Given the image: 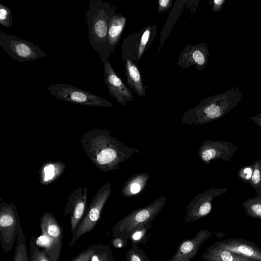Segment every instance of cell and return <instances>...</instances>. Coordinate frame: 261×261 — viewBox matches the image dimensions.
Returning <instances> with one entry per match:
<instances>
[{
	"label": "cell",
	"instance_id": "1",
	"mask_svg": "<svg viewBox=\"0 0 261 261\" xmlns=\"http://www.w3.org/2000/svg\"><path fill=\"white\" fill-rule=\"evenodd\" d=\"M80 140L90 160L104 172L119 169V165L134 154L141 153L138 149L128 147L112 136L105 128L89 129L82 134Z\"/></svg>",
	"mask_w": 261,
	"mask_h": 261
},
{
	"label": "cell",
	"instance_id": "2",
	"mask_svg": "<svg viewBox=\"0 0 261 261\" xmlns=\"http://www.w3.org/2000/svg\"><path fill=\"white\" fill-rule=\"evenodd\" d=\"M242 91L238 87L208 97L186 112L181 122L189 125H202L218 120L238 105L242 99Z\"/></svg>",
	"mask_w": 261,
	"mask_h": 261
},
{
	"label": "cell",
	"instance_id": "3",
	"mask_svg": "<svg viewBox=\"0 0 261 261\" xmlns=\"http://www.w3.org/2000/svg\"><path fill=\"white\" fill-rule=\"evenodd\" d=\"M114 12L110 4L101 0H90L85 14L89 44L94 50L98 52L103 63L106 61L109 21Z\"/></svg>",
	"mask_w": 261,
	"mask_h": 261
},
{
	"label": "cell",
	"instance_id": "4",
	"mask_svg": "<svg viewBox=\"0 0 261 261\" xmlns=\"http://www.w3.org/2000/svg\"><path fill=\"white\" fill-rule=\"evenodd\" d=\"M166 198L160 197L147 206L132 211L116 223L112 228V236L125 240L137 229L151 224L162 210Z\"/></svg>",
	"mask_w": 261,
	"mask_h": 261
},
{
	"label": "cell",
	"instance_id": "5",
	"mask_svg": "<svg viewBox=\"0 0 261 261\" xmlns=\"http://www.w3.org/2000/svg\"><path fill=\"white\" fill-rule=\"evenodd\" d=\"M42 234L36 238V243L43 248L51 261H59L63 237V229L55 216L44 213L40 219Z\"/></svg>",
	"mask_w": 261,
	"mask_h": 261
},
{
	"label": "cell",
	"instance_id": "6",
	"mask_svg": "<svg viewBox=\"0 0 261 261\" xmlns=\"http://www.w3.org/2000/svg\"><path fill=\"white\" fill-rule=\"evenodd\" d=\"M111 193L112 185L109 181H107L96 193L83 218L72 234L69 243L70 249H72L80 237L94 229L100 219L103 208Z\"/></svg>",
	"mask_w": 261,
	"mask_h": 261
},
{
	"label": "cell",
	"instance_id": "7",
	"mask_svg": "<svg viewBox=\"0 0 261 261\" xmlns=\"http://www.w3.org/2000/svg\"><path fill=\"white\" fill-rule=\"evenodd\" d=\"M0 46L12 59L18 62L35 61L47 56L38 45L3 31L0 32Z\"/></svg>",
	"mask_w": 261,
	"mask_h": 261
},
{
	"label": "cell",
	"instance_id": "8",
	"mask_svg": "<svg viewBox=\"0 0 261 261\" xmlns=\"http://www.w3.org/2000/svg\"><path fill=\"white\" fill-rule=\"evenodd\" d=\"M48 90L53 97L68 102L92 107H112L107 99L71 85L53 84L48 86Z\"/></svg>",
	"mask_w": 261,
	"mask_h": 261
},
{
	"label": "cell",
	"instance_id": "9",
	"mask_svg": "<svg viewBox=\"0 0 261 261\" xmlns=\"http://www.w3.org/2000/svg\"><path fill=\"white\" fill-rule=\"evenodd\" d=\"M20 223L16 205L1 199L0 242L4 251L8 253L17 239L18 226Z\"/></svg>",
	"mask_w": 261,
	"mask_h": 261
},
{
	"label": "cell",
	"instance_id": "10",
	"mask_svg": "<svg viewBox=\"0 0 261 261\" xmlns=\"http://www.w3.org/2000/svg\"><path fill=\"white\" fill-rule=\"evenodd\" d=\"M227 190V187L212 188L196 195L186 208L185 223L198 220L209 214L212 210L213 199L224 194Z\"/></svg>",
	"mask_w": 261,
	"mask_h": 261
},
{
	"label": "cell",
	"instance_id": "11",
	"mask_svg": "<svg viewBox=\"0 0 261 261\" xmlns=\"http://www.w3.org/2000/svg\"><path fill=\"white\" fill-rule=\"evenodd\" d=\"M238 146L229 141L206 140L199 147L198 155L205 164H209L212 160H222L230 161Z\"/></svg>",
	"mask_w": 261,
	"mask_h": 261
},
{
	"label": "cell",
	"instance_id": "12",
	"mask_svg": "<svg viewBox=\"0 0 261 261\" xmlns=\"http://www.w3.org/2000/svg\"><path fill=\"white\" fill-rule=\"evenodd\" d=\"M87 187L75 189L69 196L65 208L64 215H70L71 233L72 234L83 218L87 209Z\"/></svg>",
	"mask_w": 261,
	"mask_h": 261
},
{
	"label": "cell",
	"instance_id": "13",
	"mask_svg": "<svg viewBox=\"0 0 261 261\" xmlns=\"http://www.w3.org/2000/svg\"><path fill=\"white\" fill-rule=\"evenodd\" d=\"M105 82L107 85L110 95L122 106L133 99L132 92L125 85L117 75L110 62H104Z\"/></svg>",
	"mask_w": 261,
	"mask_h": 261
},
{
	"label": "cell",
	"instance_id": "14",
	"mask_svg": "<svg viewBox=\"0 0 261 261\" xmlns=\"http://www.w3.org/2000/svg\"><path fill=\"white\" fill-rule=\"evenodd\" d=\"M211 235V231L201 229L192 239L183 240L176 253L168 261H190L197 254L202 244Z\"/></svg>",
	"mask_w": 261,
	"mask_h": 261
},
{
	"label": "cell",
	"instance_id": "15",
	"mask_svg": "<svg viewBox=\"0 0 261 261\" xmlns=\"http://www.w3.org/2000/svg\"><path fill=\"white\" fill-rule=\"evenodd\" d=\"M209 57L206 43H201L195 45H187L179 56L178 64L183 68L195 65L198 70L205 68Z\"/></svg>",
	"mask_w": 261,
	"mask_h": 261
},
{
	"label": "cell",
	"instance_id": "16",
	"mask_svg": "<svg viewBox=\"0 0 261 261\" xmlns=\"http://www.w3.org/2000/svg\"><path fill=\"white\" fill-rule=\"evenodd\" d=\"M216 243L221 247L236 254L261 261V248L255 243L241 238H230Z\"/></svg>",
	"mask_w": 261,
	"mask_h": 261
},
{
	"label": "cell",
	"instance_id": "17",
	"mask_svg": "<svg viewBox=\"0 0 261 261\" xmlns=\"http://www.w3.org/2000/svg\"><path fill=\"white\" fill-rule=\"evenodd\" d=\"M126 18L124 16L113 14L109 21L107 46L105 53V61L115 46L119 42L122 31L125 26Z\"/></svg>",
	"mask_w": 261,
	"mask_h": 261
},
{
	"label": "cell",
	"instance_id": "18",
	"mask_svg": "<svg viewBox=\"0 0 261 261\" xmlns=\"http://www.w3.org/2000/svg\"><path fill=\"white\" fill-rule=\"evenodd\" d=\"M201 257L206 261H258L227 250L216 242L206 249Z\"/></svg>",
	"mask_w": 261,
	"mask_h": 261
},
{
	"label": "cell",
	"instance_id": "19",
	"mask_svg": "<svg viewBox=\"0 0 261 261\" xmlns=\"http://www.w3.org/2000/svg\"><path fill=\"white\" fill-rule=\"evenodd\" d=\"M65 165L61 161H48L44 163L39 170L41 184L49 185L59 178L65 170Z\"/></svg>",
	"mask_w": 261,
	"mask_h": 261
},
{
	"label": "cell",
	"instance_id": "20",
	"mask_svg": "<svg viewBox=\"0 0 261 261\" xmlns=\"http://www.w3.org/2000/svg\"><path fill=\"white\" fill-rule=\"evenodd\" d=\"M149 179V175L145 172L136 173L130 176L124 184L121 191L125 197L139 195L145 189Z\"/></svg>",
	"mask_w": 261,
	"mask_h": 261
},
{
	"label": "cell",
	"instance_id": "21",
	"mask_svg": "<svg viewBox=\"0 0 261 261\" xmlns=\"http://www.w3.org/2000/svg\"><path fill=\"white\" fill-rule=\"evenodd\" d=\"M125 72L127 85L139 96L145 94V88L143 84L140 73L136 65L127 59L125 64Z\"/></svg>",
	"mask_w": 261,
	"mask_h": 261
},
{
	"label": "cell",
	"instance_id": "22",
	"mask_svg": "<svg viewBox=\"0 0 261 261\" xmlns=\"http://www.w3.org/2000/svg\"><path fill=\"white\" fill-rule=\"evenodd\" d=\"M16 246L13 261H30L27 247L25 236L23 233L21 224L18 226Z\"/></svg>",
	"mask_w": 261,
	"mask_h": 261
},
{
	"label": "cell",
	"instance_id": "23",
	"mask_svg": "<svg viewBox=\"0 0 261 261\" xmlns=\"http://www.w3.org/2000/svg\"><path fill=\"white\" fill-rule=\"evenodd\" d=\"M242 205L248 217L261 220V197L249 198L243 202Z\"/></svg>",
	"mask_w": 261,
	"mask_h": 261
},
{
	"label": "cell",
	"instance_id": "24",
	"mask_svg": "<svg viewBox=\"0 0 261 261\" xmlns=\"http://www.w3.org/2000/svg\"><path fill=\"white\" fill-rule=\"evenodd\" d=\"M29 257L30 261H51L46 251L36 243V238H30Z\"/></svg>",
	"mask_w": 261,
	"mask_h": 261
},
{
	"label": "cell",
	"instance_id": "25",
	"mask_svg": "<svg viewBox=\"0 0 261 261\" xmlns=\"http://www.w3.org/2000/svg\"><path fill=\"white\" fill-rule=\"evenodd\" d=\"M90 261H115L110 245L102 244L97 245Z\"/></svg>",
	"mask_w": 261,
	"mask_h": 261
},
{
	"label": "cell",
	"instance_id": "26",
	"mask_svg": "<svg viewBox=\"0 0 261 261\" xmlns=\"http://www.w3.org/2000/svg\"><path fill=\"white\" fill-rule=\"evenodd\" d=\"M253 173L250 185L257 193V196L261 197V160L254 161L252 164Z\"/></svg>",
	"mask_w": 261,
	"mask_h": 261
},
{
	"label": "cell",
	"instance_id": "27",
	"mask_svg": "<svg viewBox=\"0 0 261 261\" xmlns=\"http://www.w3.org/2000/svg\"><path fill=\"white\" fill-rule=\"evenodd\" d=\"M151 227L152 225L150 224L139 227L135 230L129 237L132 245L145 244L148 241L147 233Z\"/></svg>",
	"mask_w": 261,
	"mask_h": 261
},
{
	"label": "cell",
	"instance_id": "28",
	"mask_svg": "<svg viewBox=\"0 0 261 261\" xmlns=\"http://www.w3.org/2000/svg\"><path fill=\"white\" fill-rule=\"evenodd\" d=\"M125 257L127 261H150L145 252L136 245H132Z\"/></svg>",
	"mask_w": 261,
	"mask_h": 261
},
{
	"label": "cell",
	"instance_id": "29",
	"mask_svg": "<svg viewBox=\"0 0 261 261\" xmlns=\"http://www.w3.org/2000/svg\"><path fill=\"white\" fill-rule=\"evenodd\" d=\"M0 24L6 28H11L13 24L12 13L10 9L0 3Z\"/></svg>",
	"mask_w": 261,
	"mask_h": 261
},
{
	"label": "cell",
	"instance_id": "30",
	"mask_svg": "<svg viewBox=\"0 0 261 261\" xmlns=\"http://www.w3.org/2000/svg\"><path fill=\"white\" fill-rule=\"evenodd\" d=\"M252 173V165H247L242 167L239 170L238 176L244 182L250 184Z\"/></svg>",
	"mask_w": 261,
	"mask_h": 261
},
{
	"label": "cell",
	"instance_id": "31",
	"mask_svg": "<svg viewBox=\"0 0 261 261\" xmlns=\"http://www.w3.org/2000/svg\"><path fill=\"white\" fill-rule=\"evenodd\" d=\"M97 245H93L84 250L70 261H90Z\"/></svg>",
	"mask_w": 261,
	"mask_h": 261
},
{
	"label": "cell",
	"instance_id": "32",
	"mask_svg": "<svg viewBox=\"0 0 261 261\" xmlns=\"http://www.w3.org/2000/svg\"><path fill=\"white\" fill-rule=\"evenodd\" d=\"M150 30L151 27L148 26L145 29V30L144 31L142 35L138 47V57L139 60H140L141 58L145 51L146 46L148 43V41L150 37Z\"/></svg>",
	"mask_w": 261,
	"mask_h": 261
},
{
	"label": "cell",
	"instance_id": "33",
	"mask_svg": "<svg viewBox=\"0 0 261 261\" xmlns=\"http://www.w3.org/2000/svg\"><path fill=\"white\" fill-rule=\"evenodd\" d=\"M172 4L171 0H160L158 5V12L160 13L166 12Z\"/></svg>",
	"mask_w": 261,
	"mask_h": 261
},
{
	"label": "cell",
	"instance_id": "34",
	"mask_svg": "<svg viewBox=\"0 0 261 261\" xmlns=\"http://www.w3.org/2000/svg\"><path fill=\"white\" fill-rule=\"evenodd\" d=\"M225 2L226 0H214L213 1L212 10L214 12L220 11Z\"/></svg>",
	"mask_w": 261,
	"mask_h": 261
},
{
	"label": "cell",
	"instance_id": "35",
	"mask_svg": "<svg viewBox=\"0 0 261 261\" xmlns=\"http://www.w3.org/2000/svg\"><path fill=\"white\" fill-rule=\"evenodd\" d=\"M113 246L117 248L125 247L126 245L127 240L120 238H115L112 242Z\"/></svg>",
	"mask_w": 261,
	"mask_h": 261
},
{
	"label": "cell",
	"instance_id": "36",
	"mask_svg": "<svg viewBox=\"0 0 261 261\" xmlns=\"http://www.w3.org/2000/svg\"><path fill=\"white\" fill-rule=\"evenodd\" d=\"M249 119L254 122L257 125L261 127V113L255 116L249 117Z\"/></svg>",
	"mask_w": 261,
	"mask_h": 261
}]
</instances>
